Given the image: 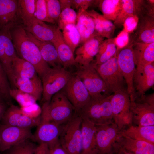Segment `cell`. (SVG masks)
<instances>
[{
	"label": "cell",
	"mask_w": 154,
	"mask_h": 154,
	"mask_svg": "<svg viewBox=\"0 0 154 154\" xmlns=\"http://www.w3.org/2000/svg\"><path fill=\"white\" fill-rule=\"evenodd\" d=\"M10 33L16 51L22 58L31 63L41 78L50 67L43 60L39 50L21 25L12 29Z\"/></svg>",
	"instance_id": "obj_1"
},
{
	"label": "cell",
	"mask_w": 154,
	"mask_h": 154,
	"mask_svg": "<svg viewBox=\"0 0 154 154\" xmlns=\"http://www.w3.org/2000/svg\"><path fill=\"white\" fill-rule=\"evenodd\" d=\"M111 95L101 94L91 97L88 103L75 113L96 125L114 122L110 99Z\"/></svg>",
	"instance_id": "obj_2"
},
{
	"label": "cell",
	"mask_w": 154,
	"mask_h": 154,
	"mask_svg": "<svg viewBox=\"0 0 154 154\" xmlns=\"http://www.w3.org/2000/svg\"><path fill=\"white\" fill-rule=\"evenodd\" d=\"M41 109L42 114L60 125L68 121L75 112L74 107L61 91L54 95L50 102L44 103Z\"/></svg>",
	"instance_id": "obj_3"
},
{
	"label": "cell",
	"mask_w": 154,
	"mask_h": 154,
	"mask_svg": "<svg viewBox=\"0 0 154 154\" xmlns=\"http://www.w3.org/2000/svg\"><path fill=\"white\" fill-rule=\"evenodd\" d=\"M82 118L74 113L71 119L62 125L59 143L69 154H81Z\"/></svg>",
	"instance_id": "obj_4"
},
{
	"label": "cell",
	"mask_w": 154,
	"mask_h": 154,
	"mask_svg": "<svg viewBox=\"0 0 154 154\" xmlns=\"http://www.w3.org/2000/svg\"><path fill=\"white\" fill-rule=\"evenodd\" d=\"M71 76L62 66L50 67L47 70L41 78L43 103L50 102L54 95L63 89Z\"/></svg>",
	"instance_id": "obj_5"
},
{
	"label": "cell",
	"mask_w": 154,
	"mask_h": 154,
	"mask_svg": "<svg viewBox=\"0 0 154 154\" xmlns=\"http://www.w3.org/2000/svg\"><path fill=\"white\" fill-rule=\"evenodd\" d=\"M118 66L127 86V92L131 102L135 101L136 97L133 83V77L136 69V64L133 44H128L122 48L117 50Z\"/></svg>",
	"instance_id": "obj_6"
},
{
	"label": "cell",
	"mask_w": 154,
	"mask_h": 154,
	"mask_svg": "<svg viewBox=\"0 0 154 154\" xmlns=\"http://www.w3.org/2000/svg\"><path fill=\"white\" fill-rule=\"evenodd\" d=\"M113 118L120 131L132 124L131 101L125 90H119L111 95L110 99Z\"/></svg>",
	"instance_id": "obj_7"
},
{
	"label": "cell",
	"mask_w": 154,
	"mask_h": 154,
	"mask_svg": "<svg viewBox=\"0 0 154 154\" xmlns=\"http://www.w3.org/2000/svg\"><path fill=\"white\" fill-rule=\"evenodd\" d=\"M94 66L104 82L108 92L114 93L125 90V82L119 68L117 53L113 57L102 64Z\"/></svg>",
	"instance_id": "obj_8"
},
{
	"label": "cell",
	"mask_w": 154,
	"mask_h": 154,
	"mask_svg": "<svg viewBox=\"0 0 154 154\" xmlns=\"http://www.w3.org/2000/svg\"><path fill=\"white\" fill-rule=\"evenodd\" d=\"M121 11L114 21L116 27L121 28L127 17L136 16L139 19L146 15H154L153 0H121Z\"/></svg>",
	"instance_id": "obj_9"
},
{
	"label": "cell",
	"mask_w": 154,
	"mask_h": 154,
	"mask_svg": "<svg viewBox=\"0 0 154 154\" xmlns=\"http://www.w3.org/2000/svg\"><path fill=\"white\" fill-rule=\"evenodd\" d=\"M77 68L75 73L82 82L91 97L108 92L104 82L95 68L93 63L86 65L76 64Z\"/></svg>",
	"instance_id": "obj_10"
},
{
	"label": "cell",
	"mask_w": 154,
	"mask_h": 154,
	"mask_svg": "<svg viewBox=\"0 0 154 154\" xmlns=\"http://www.w3.org/2000/svg\"><path fill=\"white\" fill-rule=\"evenodd\" d=\"M62 125L56 124L41 114L40 123L31 140L39 144L46 143L51 149L59 142Z\"/></svg>",
	"instance_id": "obj_11"
},
{
	"label": "cell",
	"mask_w": 154,
	"mask_h": 154,
	"mask_svg": "<svg viewBox=\"0 0 154 154\" xmlns=\"http://www.w3.org/2000/svg\"><path fill=\"white\" fill-rule=\"evenodd\" d=\"M96 126L98 154H110L114 143L121 135V131L114 122Z\"/></svg>",
	"instance_id": "obj_12"
},
{
	"label": "cell",
	"mask_w": 154,
	"mask_h": 154,
	"mask_svg": "<svg viewBox=\"0 0 154 154\" xmlns=\"http://www.w3.org/2000/svg\"><path fill=\"white\" fill-rule=\"evenodd\" d=\"M68 99L77 111L84 106L90 100L91 96L80 78L75 74L71 76L63 88Z\"/></svg>",
	"instance_id": "obj_13"
},
{
	"label": "cell",
	"mask_w": 154,
	"mask_h": 154,
	"mask_svg": "<svg viewBox=\"0 0 154 154\" xmlns=\"http://www.w3.org/2000/svg\"><path fill=\"white\" fill-rule=\"evenodd\" d=\"M10 29H0V62L7 76L9 82L13 84V76L12 65L17 56L13 45Z\"/></svg>",
	"instance_id": "obj_14"
},
{
	"label": "cell",
	"mask_w": 154,
	"mask_h": 154,
	"mask_svg": "<svg viewBox=\"0 0 154 154\" xmlns=\"http://www.w3.org/2000/svg\"><path fill=\"white\" fill-rule=\"evenodd\" d=\"M31 129L1 124L0 125V151H7L27 140L31 139Z\"/></svg>",
	"instance_id": "obj_15"
},
{
	"label": "cell",
	"mask_w": 154,
	"mask_h": 154,
	"mask_svg": "<svg viewBox=\"0 0 154 154\" xmlns=\"http://www.w3.org/2000/svg\"><path fill=\"white\" fill-rule=\"evenodd\" d=\"M40 119L41 116L36 118L27 116L23 113L20 108L11 104L6 109L1 121L3 125L31 129L37 126Z\"/></svg>",
	"instance_id": "obj_16"
},
{
	"label": "cell",
	"mask_w": 154,
	"mask_h": 154,
	"mask_svg": "<svg viewBox=\"0 0 154 154\" xmlns=\"http://www.w3.org/2000/svg\"><path fill=\"white\" fill-rule=\"evenodd\" d=\"M132 33L129 40L132 44L154 42V15H146L140 18Z\"/></svg>",
	"instance_id": "obj_17"
},
{
	"label": "cell",
	"mask_w": 154,
	"mask_h": 154,
	"mask_svg": "<svg viewBox=\"0 0 154 154\" xmlns=\"http://www.w3.org/2000/svg\"><path fill=\"white\" fill-rule=\"evenodd\" d=\"M22 26L27 32L39 40L52 42L58 28L40 21L35 17L22 23Z\"/></svg>",
	"instance_id": "obj_18"
},
{
	"label": "cell",
	"mask_w": 154,
	"mask_h": 154,
	"mask_svg": "<svg viewBox=\"0 0 154 154\" xmlns=\"http://www.w3.org/2000/svg\"><path fill=\"white\" fill-rule=\"evenodd\" d=\"M104 38L97 35L81 44L75 51L76 64L86 65L91 63L97 54L99 46Z\"/></svg>",
	"instance_id": "obj_19"
},
{
	"label": "cell",
	"mask_w": 154,
	"mask_h": 154,
	"mask_svg": "<svg viewBox=\"0 0 154 154\" xmlns=\"http://www.w3.org/2000/svg\"><path fill=\"white\" fill-rule=\"evenodd\" d=\"M18 1L0 0V29H11L19 25Z\"/></svg>",
	"instance_id": "obj_20"
},
{
	"label": "cell",
	"mask_w": 154,
	"mask_h": 154,
	"mask_svg": "<svg viewBox=\"0 0 154 154\" xmlns=\"http://www.w3.org/2000/svg\"><path fill=\"white\" fill-rule=\"evenodd\" d=\"M130 110L132 125L139 126L154 125V107L145 102H131Z\"/></svg>",
	"instance_id": "obj_21"
},
{
	"label": "cell",
	"mask_w": 154,
	"mask_h": 154,
	"mask_svg": "<svg viewBox=\"0 0 154 154\" xmlns=\"http://www.w3.org/2000/svg\"><path fill=\"white\" fill-rule=\"evenodd\" d=\"M133 83L139 94L142 95L154 84V63L136 68Z\"/></svg>",
	"instance_id": "obj_22"
},
{
	"label": "cell",
	"mask_w": 154,
	"mask_h": 154,
	"mask_svg": "<svg viewBox=\"0 0 154 154\" xmlns=\"http://www.w3.org/2000/svg\"><path fill=\"white\" fill-rule=\"evenodd\" d=\"M82 149L81 154H98L96 146V125L82 119L81 124Z\"/></svg>",
	"instance_id": "obj_23"
},
{
	"label": "cell",
	"mask_w": 154,
	"mask_h": 154,
	"mask_svg": "<svg viewBox=\"0 0 154 154\" xmlns=\"http://www.w3.org/2000/svg\"><path fill=\"white\" fill-rule=\"evenodd\" d=\"M115 143L132 154H154V144L145 141L133 139L121 135Z\"/></svg>",
	"instance_id": "obj_24"
},
{
	"label": "cell",
	"mask_w": 154,
	"mask_h": 154,
	"mask_svg": "<svg viewBox=\"0 0 154 154\" xmlns=\"http://www.w3.org/2000/svg\"><path fill=\"white\" fill-rule=\"evenodd\" d=\"M13 83L17 88L31 95L36 101L40 99L43 87L41 80L37 75L31 78H15Z\"/></svg>",
	"instance_id": "obj_25"
},
{
	"label": "cell",
	"mask_w": 154,
	"mask_h": 154,
	"mask_svg": "<svg viewBox=\"0 0 154 154\" xmlns=\"http://www.w3.org/2000/svg\"><path fill=\"white\" fill-rule=\"evenodd\" d=\"M52 43L57 50L59 58L63 68H65L76 65L74 54L64 41L62 32L58 28Z\"/></svg>",
	"instance_id": "obj_26"
},
{
	"label": "cell",
	"mask_w": 154,
	"mask_h": 154,
	"mask_svg": "<svg viewBox=\"0 0 154 154\" xmlns=\"http://www.w3.org/2000/svg\"><path fill=\"white\" fill-rule=\"evenodd\" d=\"M26 32L29 38L38 47L43 60L49 66L52 67L62 66L57 50L52 43L39 40L29 32Z\"/></svg>",
	"instance_id": "obj_27"
},
{
	"label": "cell",
	"mask_w": 154,
	"mask_h": 154,
	"mask_svg": "<svg viewBox=\"0 0 154 154\" xmlns=\"http://www.w3.org/2000/svg\"><path fill=\"white\" fill-rule=\"evenodd\" d=\"M132 44L136 68L143 67L154 62V42H138Z\"/></svg>",
	"instance_id": "obj_28"
},
{
	"label": "cell",
	"mask_w": 154,
	"mask_h": 154,
	"mask_svg": "<svg viewBox=\"0 0 154 154\" xmlns=\"http://www.w3.org/2000/svg\"><path fill=\"white\" fill-rule=\"evenodd\" d=\"M86 11L94 20L96 33L104 38H113L116 28L114 23L94 10Z\"/></svg>",
	"instance_id": "obj_29"
},
{
	"label": "cell",
	"mask_w": 154,
	"mask_h": 154,
	"mask_svg": "<svg viewBox=\"0 0 154 154\" xmlns=\"http://www.w3.org/2000/svg\"><path fill=\"white\" fill-rule=\"evenodd\" d=\"M121 135L154 144V125H131L120 131Z\"/></svg>",
	"instance_id": "obj_30"
},
{
	"label": "cell",
	"mask_w": 154,
	"mask_h": 154,
	"mask_svg": "<svg viewBox=\"0 0 154 154\" xmlns=\"http://www.w3.org/2000/svg\"><path fill=\"white\" fill-rule=\"evenodd\" d=\"M76 26L80 36V44L97 35L95 31L94 20L86 11L77 15Z\"/></svg>",
	"instance_id": "obj_31"
},
{
	"label": "cell",
	"mask_w": 154,
	"mask_h": 154,
	"mask_svg": "<svg viewBox=\"0 0 154 154\" xmlns=\"http://www.w3.org/2000/svg\"><path fill=\"white\" fill-rule=\"evenodd\" d=\"M12 70L13 79L15 78H31L37 75L35 67L31 63L17 56L12 62Z\"/></svg>",
	"instance_id": "obj_32"
},
{
	"label": "cell",
	"mask_w": 154,
	"mask_h": 154,
	"mask_svg": "<svg viewBox=\"0 0 154 154\" xmlns=\"http://www.w3.org/2000/svg\"><path fill=\"white\" fill-rule=\"evenodd\" d=\"M117 53L115 37L104 40L100 44L96 56L94 65L103 63L113 57Z\"/></svg>",
	"instance_id": "obj_33"
},
{
	"label": "cell",
	"mask_w": 154,
	"mask_h": 154,
	"mask_svg": "<svg viewBox=\"0 0 154 154\" xmlns=\"http://www.w3.org/2000/svg\"><path fill=\"white\" fill-rule=\"evenodd\" d=\"M98 6L102 15L107 19L114 21L122 9L121 0H98Z\"/></svg>",
	"instance_id": "obj_34"
},
{
	"label": "cell",
	"mask_w": 154,
	"mask_h": 154,
	"mask_svg": "<svg viewBox=\"0 0 154 154\" xmlns=\"http://www.w3.org/2000/svg\"><path fill=\"white\" fill-rule=\"evenodd\" d=\"M63 38L74 54L77 47L80 44L81 38L75 24L68 25L62 30Z\"/></svg>",
	"instance_id": "obj_35"
},
{
	"label": "cell",
	"mask_w": 154,
	"mask_h": 154,
	"mask_svg": "<svg viewBox=\"0 0 154 154\" xmlns=\"http://www.w3.org/2000/svg\"><path fill=\"white\" fill-rule=\"evenodd\" d=\"M18 11L21 23L31 20L34 17L35 0H18Z\"/></svg>",
	"instance_id": "obj_36"
},
{
	"label": "cell",
	"mask_w": 154,
	"mask_h": 154,
	"mask_svg": "<svg viewBox=\"0 0 154 154\" xmlns=\"http://www.w3.org/2000/svg\"><path fill=\"white\" fill-rule=\"evenodd\" d=\"M77 14L72 7H68L61 10L58 18L57 23L58 27L61 30L66 25L70 24H76Z\"/></svg>",
	"instance_id": "obj_37"
},
{
	"label": "cell",
	"mask_w": 154,
	"mask_h": 154,
	"mask_svg": "<svg viewBox=\"0 0 154 154\" xmlns=\"http://www.w3.org/2000/svg\"><path fill=\"white\" fill-rule=\"evenodd\" d=\"M24 141L7 151L6 154H34L37 146L30 140Z\"/></svg>",
	"instance_id": "obj_38"
},
{
	"label": "cell",
	"mask_w": 154,
	"mask_h": 154,
	"mask_svg": "<svg viewBox=\"0 0 154 154\" xmlns=\"http://www.w3.org/2000/svg\"><path fill=\"white\" fill-rule=\"evenodd\" d=\"M11 97L19 104L21 107L31 105L37 101L32 96L17 88H11L10 91Z\"/></svg>",
	"instance_id": "obj_39"
},
{
	"label": "cell",
	"mask_w": 154,
	"mask_h": 154,
	"mask_svg": "<svg viewBox=\"0 0 154 154\" xmlns=\"http://www.w3.org/2000/svg\"><path fill=\"white\" fill-rule=\"evenodd\" d=\"M46 1L49 23L53 24L57 23L58 18L61 12L59 0H46Z\"/></svg>",
	"instance_id": "obj_40"
},
{
	"label": "cell",
	"mask_w": 154,
	"mask_h": 154,
	"mask_svg": "<svg viewBox=\"0 0 154 154\" xmlns=\"http://www.w3.org/2000/svg\"><path fill=\"white\" fill-rule=\"evenodd\" d=\"M6 74L0 62V96L10 103V91L11 88Z\"/></svg>",
	"instance_id": "obj_41"
},
{
	"label": "cell",
	"mask_w": 154,
	"mask_h": 154,
	"mask_svg": "<svg viewBox=\"0 0 154 154\" xmlns=\"http://www.w3.org/2000/svg\"><path fill=\"white\" fill-rule=\"evenodd\" d=\"M35 17L40 21L49 23L46 0H35Z\"/></svg>",
	"instance_id": "obj_42"
},
{
	"label": "cell",
	"mask_w": 154,
	"mask_h": 154,
	"mask_svg": "<svg viewBox=\"0 0 154 154\" xmlns=\"http://www.w3.org/2000/svg\"><path fill=\"white\" fill-rule=\"evenodd\" d=\"M20 109L23 114L31 118H36L41 116L42 109L36 103L21 107Z\"/></svg>",
	"instance_id": "obj_43"
},
{
	"label": "cell",
	"mask_w": 154,
	"mask_h": 154,
	"mask_svg": "<svg viewBox=\"0 0 154 154\" xmlns=\"http://www.w3.org/2000/svg\"><path fill=\"white\" fill-rule=\"evenodd\" d=\"M97 0H72V8L77 9L78 15L83 12L87 11L88 8L96 3Z\"/></svg>",
	"instance_id": "obj_44"
},
{
	"label": "cell",
	"mask_w": 154,
	"mask_h": 154,
	"mask_svg": "<svg viewBox=\"0 0 154 154\" xmlns=\"http://www.w3.org/2000/svg\"><path fill=\"white\" fill-rule=\"evenodd\" d=\"M139 19L136 16H131L126 18L123 25V29L128 34L132 33L136 28Z\"/></svg>",
	"instance_id": "obj_45"
},
{
	"label": "cell",
	"mask_w": 154,
	"mask_h": 154,
	"mask_svg": "<svg viewBox=\"0 0 154 154\" xmlns=\"http://www.w3.org/2000/svg\"><path fill=\"white\" fill-rule=\"evenodd\" d=\"M129 40V34L123 29L115 37V42L117 50L127 46Z\"/></svg>",
	"instance_id": "obj_46"
},
{
	"label": "cell",
	"mask_w": 154,
	"mask_h": 154,
	"mask_svg": "<svg viewBox=\"0 0 154 154\" xmlns=\"http://www.w3.org/2000/svg\"><path fill=\"white\" fill-rule=\"evenodd\" d=\"M34 154H51L50 150L47 144L41 143L37 146Z\"/></svg>",
	"instance_id": "obj_47"
},
{
	"label": "cell",
	"mask_w": 154,
	"mask_h": 154,
	"mask_svg": "<svg viewBox=\"0 0 154 154\" xmlns=\"http://www.w3.org/2000/svg\"><path fill=\"white\" fill-rule=\"evenodd\" d=\"M50 150L51 154H69L62 147L59 142Z\"/></svg>",
	"instance_id": "obj_48"
},
{
	"label": "cell",
	"mask_w": 154,
	"mask_h": 154,
	"mask_svg": "<svg viewBox=\"0 0 154 154\" xmlns=\"http://www.w3.org/2000/svg\"><path fill=\"white\" fill-rule=\"evenodd\" d=\"M110 154H132L126 151L115 143L112 151Z\"/></svg>",
	"instance_id": "obj_49"
},
{
	"label": "cell",
	"mask_w": 154,
	"mask_h": 154,
	"mask_svg": "<svg viewBox=\"0 0 154 154\" xmlns=\"http://www.w3.org/2000/svg\"><path fill=\"white\" fill-rule=\"evenodd\" d=\"M154 93H153L145 97H142V100L143 101V102H142L147 103L154 108Z\"/></svg>",
	"instance_id": "obj_50"
},
{
	"label": "cell",
	"mask_w": 154,
	"mask_h": 154,
	"mask_svg": "<svg viewBox=\"0 0 154 154\" xmlns=\"http://www.w3.org/2000/svg\"><path fill=\"white\" fill-rule=\"evenodd\" d=\"M61 7V10L67 8L71 7L72 0H59Z\"/></svg>",
	"instance_id": "obj_51"
},
{
	"label": "cell",
	"mask_w": 154,
	"mask_h": 154,
	"mask_svg": "<svg viewBox=\"0 0 154 154\" xmlns=\"http://www.w3.org/2000/svg\"><path fill=\"white\" fill-rule=\"evenodd\" d=\"M6 109L5 104L3 102H0V120H1Z\"/></svg>",
	"instance_id": "obj_52"
},
{
	"label": "cell",
	"mask_w": 154,
	"mask_h": 154,
	"mask_svg": "<svg viewBox=\"0 0 154 154\" xmlns=\"http://www.w3.org/2000/svg\"><path fill=\"white\" fill-rule=\"evenodd\" d=\"M3 98H2V97L0 96V102L4 103L3 102Z\"/></svg>",
	"instance_id": "obj_53"
},
{
	"label": "cell",
	"mask_w": 154,
	"mask_h": 154,
	"mask_svg": "<svg viewBox=\"0 0 154 154\" xmlns=\"http://www.w3.org/2000/svg\"><path fill=\"white\" fill-rule=\"evenodd\" d=\"M0 154H1L0 153Z\"/></svg>",
	"instance_id": "obj_54"
}]
</instances>
